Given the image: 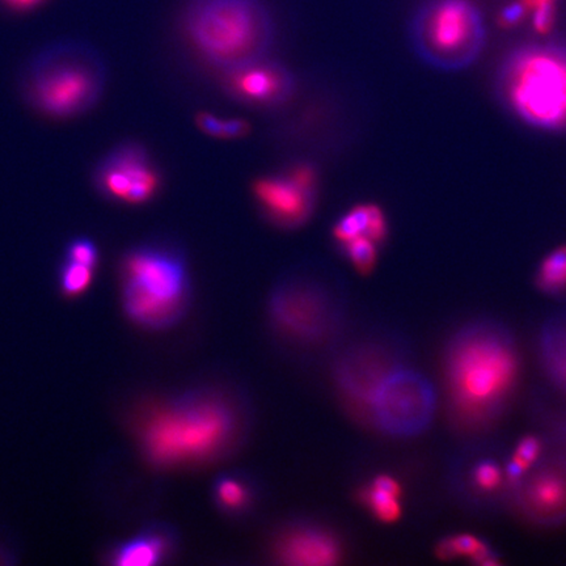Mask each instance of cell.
Returning <instances> with one entry per match:
<instances>
[{"label": "cell", "mask_w": 566, "mask_h": 566, "mask_svg": "<svg viewBox=\"0 0 566 566\" xmlns=\"http://www.w3.org/2000/svg\"><path fill=\"white\" fill-rule=\"evenodd\" d=\"M445 370L452 414L469 428L483 426L502 412L516 384L513 335L492 321L469 324L451 338Z\"/></svg>", "instance_id": "6da1fadb"}, {"label": "cell", "mask_w": 566, "mask_h": 566, "mask_svg": "<svg viewBox=\"0 0 566 566\" xmlns=\"http://www.w3.org/2000/svg\"><path fill=\"white\" fill-rule=\"evenodd\" d=\"M108 71L95 48L65 39L34 54L22 75L24 100L39 115L70 119L92 110L104 95Z\"/></svg>", "instance_id": "7a4b0ae2"}, {"label": "cell", "mask_w": 566, "mask_h": 566, "mask_svg": "<svg viewBox=\"0 0 566 566\" xmlns=\"http://www.w3.org/2000/svg\"><path fill=\"white\" fill-rule=\"evenodd\" d=\"M185 32L207 64L226 73L266 58L274 24L261 0H195Z\"/></svg>", "instance_id": "3957f363"}, {"label": "cell", "mask_w": 566, "mask_h": 566, "mask_svg": "<svg viewBox=\"0 0 566 566\" xmlns=\"http://www.w3.org/2000/svg\"><path fill=\"white\" fill-rule=\"evenodd\" d=\"M236 425L231 404L215 392L200 389L187 392L151 418L144 443L159 465L202 459L223 448Z\"/></svg>", "instance_id": "277c9868"}, {"label": "cell", "mask_w": 566, "mask_h": 566, "mask_svg": "<svg viewBox=\"0 0 566 566\" xmlns=\"http://www.w3.org/2000/svg\"><path fill=\"white\" fill-rule=\"evenodd\" d=\"M121 284L125 311L150 328L172 326L189 304L187 261L167 243L153 241L127 250L121 261Z\"/></svg>", "instance_id": "5b68a950"}, {"label": "cell", "mask_w": 566, "mask_h": 566, "mask_svg": "<svg viewBox=\"0 0 566 566\" xmlns=\"http://www.w3.org/2000/svg\"><path fill=\"white\" fill-rule=\"evenodd\" d=\"M500 90L527 124L545 130L566 127V48L527 45L514 51L501 68Z\"/></svg>", "instance_id": "8992f818"}, {"label": "cell", "mask_w": 566, "mask_h": 566, "mask_svg": "<svg viewBox=\"0 0 566 566\" xmlns=\"http://www.w3.org/2000/svg\"><path fill=\"white\" fill-rule=\"evenodd\" d=\"M275 331L300 346H318L337 331L345 300L337 286L314 270H295L275 283L267 303Z\"/></svg>", "instance_id": "52a82bcc"}, {"label": "cell", "mask_w": 566, "mask_h": 566, "mask_svg": "<svg viewBox=\"0 0 566 566\" xmlns=\"http://www.w3.org/2000/svg\"><path fill=\"white\" fill-rule=\"evenodd\" d=\"M412 47L440 70H460L476 61L485 42L479 10L468 0H429L409 25Z\"/></svg>", "instance_id": "ba28073f"}, {"label": "cell", "mask_w": 566, "mask_h": 566, "mask_svg": "<svg viewBox=\"0 0 566 566\" xmlns=\"http://www.w3.org/2000/svg\"><path fill=\"white\" fill-rule=\"evenodd\" d=\"M435 406L437 396L431 383L416 370L397 366L378 387L369 412L383 433L408 438L429 428Z\"/></svg>", "instance_id": "9c48e42d"}, {"label": "cell", "mask_w": 566, "mask_h": 566, "mask_svg": "<svg viewBox=\"0 0 566 566\" xmlns=\"http://www.w3.org/2000/svg\"><path fill=\"white\" fill-rule=\"evenodd\" d=\"M92 181L107 200L138 206L156 197L161 176L146 147L136 142H124L99 161Z\"/></svg>", "instance_id": "30bf717a"}, {"label": "cell", "mask_w": 566, "mask_h": 566, "mask_svg": "<svg viewBox=\"0 0 566 566\" xmlns=\"http://www.w3.org/2000/svg\"><path fill=\"white\" fill-rule=\"evenodd\" d=\"M253 198L264 218L278 229L294 230L312 217L318 200L314 166L297 163L253 183Z\"/></svg>", "instance_id": "8fae6325"}, {"label": "cell", "mask_w": 566, "mask_h": 566, "mask_svg": "<svg viewBox=\"0 0 566 566\" xmlns=\"http://www.w3.org/2000/svg\"><path fill=\"white\" fill-rule=\"evenodd\" d=\"M222 74L224 92L233 100L249 107H281L297 90L294 74L267 57Z\"/></svg>", "instance_id": "7c38bea8"}, {"label": "cell", "mask_w": 566, "mask_h": 566, "mask_svg": "<svg viewBox=\"0 0 566 566\" xmlns=\"http://www.w3.org/2000/svg\"><path fill=\"white\" fill-rule=\"evenodd\" d=\"M397 366L395 357L379 344H357L346 349L338 358L335 382L345 397L369 409L378 387Z\"/></svg>", "instance_id": "4fadbf2b"}, {"label": "cell", "mask_w": 566, "mask_h": 566, "mask_svg": "<svg viewBox=\"0 0 566 566\" xmlns=\"http://www.w3.org/2000/svg\"><path fill=\"white\" fill-rule=\"evenodd\" d=\"M519 483L518 506L526 516L543 525L565 522L566 460H548Z\"/></svg>", "instance_id": "5bb4252c"}, {"label": "cell", "mask_w": 566, "mask_h": 566, "mask_svg": "<svg viewBox=\"0 0 566 566\" xmlns=\"http://www.w3.org/2000/svg\"><path fill=\"white\" fill-rule=\"evenodd\" d=\"M278 557L287 565H334L340 556V548L331 534L314 526H300L289 531L280 544Z\"/></svg>", "instance_id": "9a60e30c"}, {"label": "cell", "mask_w": 566, "mask_h": 566, "mask_svg": "<svg viewBox=\"0 0 566 566\" xmlns=\"http://www.w3.org/2000/svg\"><path fill=\"white\" fill-rule=\"evenodd\" d=\"M332 232L338 246L361 236L371 239L379 246L386 240L388 223L377 205L361 204L341 215L335 221Z\"/></svg>", "instance_id": "2e32d148"}, {"label": "cell", "mask_w": 566, "mask_h": 566, "mask_svg": "<svg viewBox=\"0 0 566 566\" xmlns=\"http://www.w3.org/2000/svg\"><path fill=\"white\" fill-rule=\"evenodd\" d=\"M540 354L552 382L566 392V311L545 324L540 338Z\"/></svg>", "instance_id": "e0dca14e"}, {"label": "cell", "mask_w": 566, "mask_h": 566, "mask_svg": "<svg viewBox=\"0 0 566 566\" xmlns=\"http://www.w3.org/2000/svg\"><path fill=\"white\" fill-rule=\"evenodd\" d=\"M170 542L168 535L153 531L122 545L116 553L115 562L122 566H150L159 564L167 556Z\"/></svg>", "instance_id": "ac0fdd59"}, {"label": "cell", "mask_w": 566, "mask_h": 566, "mask_svg": "<svg viewBox=\"0 0 566 566\" xmlns=\"http://www.w3.org/2000/svg\"><path fill=\"white\" fill-rule=\"evenodd\" d=\"M365 501L384 522H394L400 516V485L391 477H377L367 488Z\"/></svg>", "instance_id": "d6986e66"}, {"label": "cell", "mask_w": 566, "mask_h": 566, "mask_svg": "<svg viewBox=\"0 0 566 566\" xmlns=\"http://www.w3.org/2000/svg\"><path fill=\"white\" fill-rule=\"evenodd\" d=\"M438 553L442 559L469 557L480 565H497V554L483 540L472 535H457L440 542Z\"/></svg>", "instance_id": "ffe728a7"}, {"label": "cell", "mask_w": 566, "mask_h": 566, "mask_svg": "<svg viewBox=\"0 0 566 566\" xmlns=\"http://www.w3.org/2000/svg\"><path fill=\"white\" fill-rule=\"evenodd\" d=\"M214 496L223 510L239 513L249 505L252 491L249 483L241 477L224 475L215 483Z\"/></svg>", "instance_id": "44dd1931"}, {"label": "cell", "mask_w": 566, "mask_h": 566, "mask_svg": "<svg viewBox=\"0 0 566 566\" xmlns=\"http://www.w3.org/2000/svg\"><path fill=\"white\" fill-rule=\"evenodd\" d=\"M93 267L65 258L59 270V286L67 297H78L91 286L95 274Z\"/></svg>", "instance_id": "7402d4cb"}, {"label": "cell", "mask_w": 566, "mask_h": 566, "mask_svg": "<svg viewBox=\"0 0 566 566\" xmlns=\"http://www.w3.org/2000/svg\"><path fill=\"white\" fill-rule=\"evenodd\" d=\"M345 257L360 273L371 272L378 260V244L371 239L361 236L341 244Z\"/></svg>", "instance_id": "603a6c76"}, {"label": "cell", "mask_w": 566, "mask_h": 566, "mask_svg": "<svg viewBox=\"0 0 566 566\" xmlns=\"http://www.w3.org/2000/svg\"><path fill=\"white\" fill-rule=\"evenodd\" d=\"M539 283L547 292H557L566 287V249L556 250L545 258L539 273Z\"/></svg>", "instance_id": "cb8c5ba5"}, {"label": "cell", "mask_w": 566, "mask_h": 566, "mask_svg": "<svg viewBox=\"0 0 566 566\" xmlns=\"http://www.w3.org/2000/svg\"><path fill=\"white\" fill-rule=\"evenodd\" d=\"M65 258L96 269L99 264V248L92 239L78 236L67 244Z\"/></svg>", "instance_id": "d4e9b609"}, {"label": "cell", "mask_w": 566, "mask_h": 566, "mask_svg": "<svg viewBox=\"0 0 566 566\" xmlns=\"http://www.w3.org/2000/svg\"><path fill=\"white\" fill-rule=\"evenodd\" d=\"M472 480L482 491H493L502 483V469L494 460H482L474 466Z\"/></svg>", "instance_id": "484cf974"}, {"label": "cell", "mask_w": 566, "mask_h": 566, "mask_svg": "<svg viewBox=\"0 0 566 566\" xmlns=\"http://www.w3.org/2000/svg\"><path fill=\"white\" fill-rule=\"evenodd\" d=\"M540 451H542L540 440L535 437H526L525 440H522L519 443H518L517 450L513 455V459L517 460V462L519 463L526 471H528V469L533 466L534 463H536Z\"/></svg>", "instance_id": "4316f807"}, {"label": "cell", "mask_w": 566, "mask_h": 566, "mask_svg": "<svg viewBox=\"0 0 566 566\" xmlns=\"http://www.w3.org/2000/svg\"><path fill=\"white\" fill-rule=\"evenodd\" d=\"M535 7V28L539 32H545L552 24V0H540V2H535L533 4Z\"/></svg>", "instance_id": "83f0119b"}, {"label": "cell", "mask_w": 566, "mask_h": 566, "mask_svg": "<svg viewBox=\"0 0 566 566\" xmlns=\"http://www.w3.org/2000/svg\"><path fill=\"white\" fill-rule=\"evenodd\" d=\"M197 125L207 135L223 139V119L219 117L212 113H200L197 116Z\"/></svg>", "instance_id": "f1b7e54d"}, {"label": "cell", "mask_w": 566, "mask_h": 566, "mask_svg": "<svg viewBox=\"0 0 566 566\" xmlns=\"http://www.w3.org/2000/svg\"><path fill=\"white\" fill-rule=\"evenodd\" d=\"M49 0H0V4L13 13H32Z\"/></svg>", "instance_id": "f546056e"}, {"label": "cell", "mask_w": 566, "mask_h": 566, "mask_svg": "<svg viewBox=\"0 0 566 566\" xmlns=\"http://www.w3.org/2000/svg\"><path fill=\"white\" fill-rule=\"evenodd\" d=\"M523 13H525V8L523 5L511 4L509 7H506L502 13V22L506 25L516 24L517 22H519L522 19Z\"/></svg>", "instance_id": "4dcf8cb0"}, {"label": "cell", "mask_w": 566, "mask_h": 566, "mask_svg": "<svg viewBox=\"0 0 566 566\" xmlns=\"http://www.w3.org/2000/svg\"><path fill=\"white\" fill-rule=\"evenodd\" d=\"M528 2H530V4H533V3H535V2H540V0H528Z\"/></svg>", "instance_id": "1f68e13d"}]
</instances>
